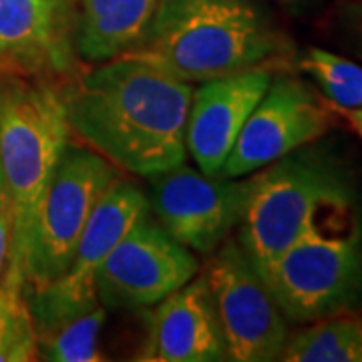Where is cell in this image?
Returning a JSON list of instances; mask_svg holds the SVG:
<instances>
[{
    "mask_svg": "<svg viewBox=\"0 0 362 362\" xmlns=\"http://www.w3.org/2000/svg\"><path fill=\"white\" fill-rule=\"evenodd\" d=\"M8 207V197H6V187H4V175H2V165H0V209Z\"/></svg>",
    "mask_w": 362,
    "mask_h": 362,
    "instance_id": "cb8c5ba5",
    "label": "cell"
},
{
    "mask_svg": "<svg viewBox=\"0 0 362 362\" xmlns=\"http://www.w3.org/2000/svg\"><path fill=\"white\" fill-rule=\"evenodd\" d=\"M288 324L362 310V221L316 226L262 274Z\"/></svg>",
    "mask_w": 362,
    "mask_h": 362,
    "instance_id": "5b68a950",
    "label": "cell"
},
{
    "mask_svg": "<svg viewBox=\"0 0 362 362\" xmlns=\"http://www.w3.org/2000/svg\"><path fill=\"white\" fill-rule=\"evenodd\" d=\"M312 85L334 109L362 107V65L320 47H308L298 59Z\"/></svg>",
    "mask_w": 362,
    "mask_h": 362,
    "instance_id": "ac0fdd59",
    "label": "cell"
},
{
    "mask_svg": "<svg viewBox=\"0 0 362 362\" xmlns=\"http://www.w3.org/2000/svg\"><path fill=\"white\" fill-rule=\"evenodd\" d=\"M238 242L262 276L304 233L356 214V175L332 141H312L254 171Z\"/></svg>",
    "mask_w": 362,
    "mask_h": 362,
    "instance_id": "3957f363",
    "label": "cell"
},
{
    "mask_svg": "<svg viewBox=\"0 0 362 362\" xmlns=\"http://www.w3.org/2000/svg\"><path fill=\"white\" fill-rule=\"evenodd\" d=\"M147 209V195L131 181L117 180L105 192L83 230L69 268L57 280L25 294L35 332L73 320L99 306L97 272L121 235Z\"/></svg>",
    "mask_w": 362,
    "mask_h": 362,
    "instance_id": "ba28073f",
    "label": "cell"
},
{
    "mask_svg": "<svg viewBox=\"0 0 362 362\" xmlns=\"http://www.w3.org/2000/svg\"><path fill=\"white\" fill-rule=\"evenodd\" d=\"M195 85L145 61L119 57L63 87L71 133L117 169L151 177L185 163Z\"/></svg>",
    "mask_w": 362,
    "mask_h": 362,
    "instance_id": "6da1fadb",
    "label": "cell"
},
{
    "mask_svg": "<svg viewBox=\"0 0 362 362\" xmlns=\"http://www.w3.org/2000/svg\"><path fill=\"white\" fill-rule=\"evenodd\" d=\"M159 0H66L78 61L107 63L129 54L147 35Z\"/></svg>",
    "mask_w": 362,
    "mask_h": 362,
    "instance_id": "9a60e30c",
    "label": "cell"
},
{
    "mask_svg": "<svg viewBox=\"0 0 362 362\" xmlns=\"http://www.w3.org/2000/svg\"><path fill=\"white\" fill-rule=\"evenodd\" d=\"M274 69L258 66L199 83L192 95L185 147L197 169L220 175L246 119L270 85Z\"/></svg>",
    "mask_w": 362,
    "mask_h": 362,
    "instance_id": "7c38bea8",
    "label": "cell"
},
{
    "mask_svg": "<svg viewBox=\"0 0 362 362\" xmlns=\"http://www.w3.org/2000/svg\"><path fill=\"white\" fill-rule=\"evenodd\" d=\"M77 61L66 0H0V75L66 78Z\"/></svg>",
    "mask_w": 362,
    "mask_h": 362,
    "instance_id": "4fadbf2b",
    "label": "cell"
},
{
    "mask_svg": "<svg viewBox=\"0 0 362 362\" xmlns=\"http://www.w3.org/2000/svg\"><path fill=\"white\" fill-rule=\"evenodd\" d=\"M282 6H284L288 13L292 14H304L316 8L320 4V0H278Z\"/></svg>",
    "mask_w": 362,
    "mask_h": 362,
    "instance_id": "603a6c76",
    "label": "cell"
},
{
    "mask_svg": "<svg viewBox=\"0 0 362 362\" xmlns=\"http://www.w3.org/2000/svg\"><path fill=\"white\" fill-rule=\"evenodd\" d=\"M337 125V111L306 78L290 73L272 75L270 85L246 119L220 177H246L326 137Z\"/></svg>",
    "mask_w": 362,
    "mask_h": 362,
    "instance_id": "9c48e42d",
    "label": "cell"
},
{
    "mask_svg": "<svg viewBox=\"0 0 362 362\" xmlns=\"http://www.w3.org/2000/svg\"><path fill=\"white\" fill-rule=\"evenodd\" d=\"M11 244H13V218H11V209L2 207L0 209V286L8 268Z\"/></svg>",
    "mask_w": 362,
    "mask_h": 362,
    "instance_id": "ffe728a7",
    "label": "cell"
},
{
    "mask_svg": "<svg viewBox=\"0 0 362 362\" xmlns=\"http://www.w3.org/2000/svg\"><path fill=\"white\" fill-rule=\"evenodd\" d=\"M337 33L342 45L362 61V0H342L338 4Z\"/></svg>",
    "mask_w": 362,
    "mask_h": 362,
    "instance_id": "d6986e66",
    "label": "cell"
},
{
    "mask_svg": "<svg viewBox=\"0 0 362 362\" xmlns=\"http://www.w3.org/2000/svg\"><path fill=\"white\" fill-rule=\"evenodd\" d=\"M69 133L63 87L54 78L0 75V165L13 218L11 259L2 286L18 294L33 223Z\"/></svg>",
    "mask_w": 362,
    "mask_h": 362,
    "instance_id": "277c9868",
    "label": "cell"
},
{
    "mask_svg": "<svg viewBox=\"0 0 362 362\" xmlns=\"http://www.w3.org/2000/svg\"><path fill=\"white\" fill-rule=\"evenodd\" d=\"M202 274L214 298L228 361H278L290 326L238 238L228 235L209 254Z\"/></svg>",
    "mask_w": 362,
    "mask_h": 362,
    "instance_id": "52a82bcc",
    "label": "cell"
},
{
    "mask_svg": "<svg viewBox=\"0 0 362 362\" xmlns=\"http://www.w3.org/2000/svg\"><path fill=\"white\" fill-rule=\"evenodd\" d=\"M296 52L259 0H159L145 39L125 57L187 83L274 69Z\"/></svg>",
    "mask_w": 362,
    "mask_h": 362,
    "instance_id": "7a4b0ae2",
    "label": "cell"
},
{
    "mask_svg": "<svg viewBox=\"0 0 362 362\" xmlns=\"http://www.w3.org/2000/svg\"><path fill=\"white\" fill-rule=\"evenodd\" d=\"M282 362H362V310L346 312L290 330Z\"/></svg>",
    "mask_w": 362,
    "mask_h": 362,
    "instance_id": "2e32d148",
    "label": "cell"
},
{
    "mask_svg": "<svg viewBox=\"0 0 362 362\" xmlns=\"http://www.w3.org/2000/svg\"><path fill=\"white\" fill-rule=\"evenodd\" d=\"M334 111H337L338 117H342L349 123L350 129L362 139V107H356V109H334Z\"/></svg>",
    "mask_w": 362,
    "mask_h": 362,
    "instance_id": "7402d4cb",
    "label": "cell"
},
{
    "mask_svg": "<svg viewBox=\"0 0 362 362\" xmlns=\"http://www.w3.org/2000/svg\"><path fill=\"white\" fill-rule=\"evenodd\" d=\"M119 180L117 168L93 149L66 143L45 189L23 262V294L69 268L90 214Z\"/></svg>",
    "mask_w": 362,
    "mask_h": 362,
    "instance_id": "8992f818",
    "label": "cell"
},
{
    "mask_svg": "<svg viewBox=\"0 0 362 362\" xmlns=\"http://www.w3.org/2000/svg\"><path fill=\"white\" fill-rule=\"evenodd\" d=\"M147 180L149 209L161 228L181 246L207 256L238 228L250 189L247 175L228 180L185 163Z\"/></svg>",
    "mask_w": 362,
    "mask_h": 362,
    "instance_id": "8fae6325",
    "label": "cell"
},
{
    "mask_svg": "<svg viewBox=\"0 0 362 362\" xmlns=\"http://www.w3.org/2000/svg\"><path fill=\"white\" fill-rule=\"evenodd\" d=\"M137 361L220 362L228 349L204 274L159 300L147 314V337Z\"/></svg>",
    "mask_w": 362,
    "mask_h": 362,
    "instance_id": "5bb4252c",
    "label": "cell"
},
{
    "mask_svg": "<svg viewBox=\"0 0 362 362\" xmlns=\"http://www.w3.org/2000/svg\"><path fill=\"white\" fill-rule=\"evenodd\" d=\"M197 272L192 250L175 242L147 209L107 254L95 288L107 310H145Z\"/></svg>",
    "mask_w": 362,
    "mask_h": 362,
    "instance_id": "30bf717a",
    "label": "cell"
},
{
    "mask_svg": "<svg viewBox=\"0 0 362 362\" xmlns=\"http://www.w3.org/2000/svg\"><path fill=\"white\" fill-rule=\"evenodd\" d=\"M107 318V308H97L81 314L73 320L37 330V354L49 362H99V334Z\"/></svg>",
    "mask_w": 362,
    "mask_h": 362,
    "instance_id": "e0dca14e",
    "label": "cell"
},
{
    "mask_svg": "<svg viewBox=\"0 0 362 362\" xmlns=\"http://www.w3.org/2000/svg\"><path fill=\"white\" fill-rule=\"evenodd\" d=\"M21 302H25V296L18 294V292H13L4 286H0V322L11 314L13 308H16Z\"/></svg>",
    "mask_w": 362,
    "mask_h": 362,
    "instance_id": "44dd1931",
    "label": "cell"
}]
</instances>
